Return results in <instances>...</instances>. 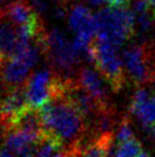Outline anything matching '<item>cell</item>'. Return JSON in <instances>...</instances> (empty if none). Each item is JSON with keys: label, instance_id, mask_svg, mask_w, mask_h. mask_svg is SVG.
<instances>
[{"label": "cell", "instance_id": "cell-14", "mask_svg": "<svg viewBox=\"0 0 155 157\" xmlns=\"http://www.w3.org/2000/svg\"><path fill=\"white\" fill-rule=\"evenodd\" d=\"M134 131H132V127L130 125L129 121L124 119L123 122L119 125V130L116 133V142L117 144H122L125 141H129V140L134 139Z\"/></svg>", "mask_w": 155, "mask_h": 157}, {"label": "cell", "instance_id": "cell-16", "mask_svg": "<svg viewBox=\"0 0 155 157\" xmlns=\"http://www.w3.org/2000/svg\"><path fill=\"white\" fill-rule=\"evenodd\" d=\"M0 157H16L14 155V153L8 149L4 144L0 146Z\"/></svg>", "mask_w": 155, "mask_h": 157}, {"label": "cell", "instance_id": "cell-11", "mask_svg": "<svg viewBox=\"0 0 155 157\" xmlns=\"http://www.w3.org/2000/svg\"><path fill=\"white\" fill-rule=\"evenodd\" d=\"M31 70L32 68L18 57L0 63V72L8 90L24 86L32 75Z\"/></svg>", "mask_w": 155, "mask_h": 157}, {"label": "cell", "instance_id": "cell-5", "mask_svg": "<svg viewBox=\"0 0 155 157\" xmlns=\"http://www.w3.org/2000/svg\"><path fill=\"white\" fill-rule=\"evenodd\" d=\"M64 80L52 69H42L32 72L24 85L26 99L31 109L40 110L63 87Z\"/></svg>", "mask_w": 155, "mask_h": 157}, {"label": "cell", "instance_id": "cell-20", "mask_svg": "<svg viewBox=\"0 0 155 157\" xmlns=\"http://www.w3.org/2000/svg\"><path fill=\"white\" fill-rule=\"evenodd\" d=\"M140 157H152V156L147 153V151H145V150H144V151L142 153V155H140Z\"/></svg>", "mask_w": 155, "mask_h": 157}, {"label": "cell", "instance_id": "cell-3", "mask_svg": "<svg viewBox=\"0 0 155 157\" xmlns=\"http://www.w3.org/2000/svg\"><path fill=\"white\" fill-rule=\"evenodd\" d=\"M45 54L52 63V70L63 80L75 79L77 68L83 59L73 41L59 29L50 31L45 39Z\"/></svg>", "mask_w": 155, "mask_h": 157}, {"label": "cell", "instance_id": "cell-9", "mask_svg": "<svg viewBox=\"0 0 155 157\" xmlns=\"http://www.w3.org/2000/svg\"><path fill=\"white\" fill-rule=\"evenodd\" d=\"M29 108L24 86L8 90L0 99V122L4 125L5 131Z\"/></svg>", "mask_w": 155, "mask_h": 157}, {"label": "cell", "instance_id": "cell-15", "mask_svg": "<svg viewBox=\"0 0 155 157\" xmlns=\"http://www.w3.org/2000/svg\"><path fill=\"white\" fill-rule=\"evenodd\" d=\"M89 4L94 6H102V5H107V7H117V8H123L128 7V1L129 0H86Z\"/></svg>", "mask_w": 155, "mask_h": 157}, {"label": "cell", "instance_id": "cell-6", "mask_svg": "<svg viewBox=\"0 0 155 157\" xmlns=\"http://www.w3.org/2000/svg\"><path fill=\"white\" fill-rule=\"evenodd\" d=\"M124 74L136 85L148 83L155 71L152 69L150 52L142 45H132L122 53Z\"/></svg>", "mask_w": 155, "mask_h": 157}, {"label": "cell", "instance_id": "cell-13", "mask_svg": "<svg viewBox=\"0 0 155 157\" xmlns=\"http://www.w3.org/2000/svg\"><path fill=\"white\" fill-rule=\"evenodd\" d=\"M144 149L136 138L116 144V157H140Z\"/></svg>", "mask_w": 155, "mask_h": 157}, {"label": "cell", "instance_id": "cell-21", "mask_svg": "<svg viewBox=\"0 0 155 157\" xmlns=\"http://www.w3.org/2000/svg\"><path fill=\"white\" fill-rule=\"evenodd\" d=\"M148 1V4L151 5L152 8H155V0H147Z\"/></svg>", "mask_w": 155, "mask_h": 157}, {"label": "cell", "instance_id": "cell-19", "mask_svg": "<svg viewBox=\"0 0 155 157\" xmlns=\"http://www.w3.org/2000/svg\"><path fill=\"white\" fill-rule=\"evenodd\" d=\"M4 133H5V127H4V125L1 124V122H0V138L4 136Z\"/></svg>", "mask_w": 155, "mask_h": 157}, {"label": "cell", "instance_id": "cell-4", "mask_svg": "<svg viewBox=\"0 0 155 157\" xmlns=\"http://www.w3.org/2000/svg\"><path fill=\"white\" fill-rule=\"evenodd\" d=\"M120 48L95 39L90 48V61L98 71L107 79L113 91H120L125 79L122 56L119 54Z\"/></svg>", "mask_w": 155, "mask_h": 157}, {"label": "cell", "instance_id": "cell-10", "mask_svg": "<svg viewBox=\"0 0 155 157\" xmlns=\"http://www.w3.org/2000/svg\"><path fill=\"white\" fill-rule=\"evenodd\" d=\"M130 113L146 131L155 128V94L148 87H139L130 103Z\"/></svg>", "mask_w": 155, "mask_h": 157}, {"label": "cell", "instance_id": "cell-8", "mask_svg": "<svg viewBox=\"0 0 155 157\" xmlns=\"http://www.w3.org/2000/svg\"><path fill=\"white\" fill-rule=\"evenodd\" d=\"M78 83L87 92L98 101L105 108L110 107V90L113 88L103 74L96 69L95 67H83L79 70L77 76Z\"/></svg>", "mask_w": 155, "mask_h": 157}, {"label": "cell", "instance_id": "cell-22", "mask_svg": "<svg viewBox=\"0 0 155 157\" xmlns=\"http://www.w3.org/2000/svg\"><path fill=\"white\" fill-rule=\"evenodd\" d=\"M152 13H153V18H154V24H155V8H153V12H152Z\"/></svg>", "mask_w": 155, "mask_h": 157}, {"label": "cell", "instance_id": "cell-18", "mask_svg": "<svg viewBox=\"0 0 155 157\" xmlns=\"http://www.w3.org/2000/svg\"><path fill=\"white\" fill-rule=\"evenodd\" d=\"M106 157H116V144H111V147H110L107 154H106Z\"/></svg>", "mask_w": 155, "mask_h": 157}, {"label": "cell", "instance_id": "cell-12", "mask_svg": "<svg viewBox=\"0 0 155 157\" xmlns=\"http://www.w3.org/2000/svg\"><path fill=\"white\" fill-rule=\"evenodd\" d=\"M34 157H69V153L56 141L43 135L38 144Z\"/></svg>", "mask_w": 155, "mask_h": 157}, {"label": "cell", "instance_id": "cell-17", "mask_svg": "<svg viewBox=\"0 0 155 157\" xmlns=\"http://www.w3.org/2000/svg\"><path fill=\"white\" fill-rule=\"evenodd\" d=\"M7 91H8V88L6 86V84H5V82H4V78H2V76H1V72H0V99L7 93Z\"/></svg>", "mask_w": 155, "mask_h": 157}, {"label": "cell", "instance_id": "cell-1", "mask_svg": "<svg viewBox=\"0 0 155 157\" xmlns=\"http://www.w3.org/2000/svg\"><path fill=\"white\" fill-rule=\"evenodd\" d=\"M39 113L43 135L56 141L67 153L74 150L86 138L85 118L64 94L63 87Z\"/></svg>", "mask_w": 155, "mask_h": 157}, {"label": "cell", "instance_id": "cell-2", "mask_svg": "<svg viewBox=\"0 0 155 157\" xmlns=\"http://www.w3.org/2000/svg\"><path fill=\"white\" fill-rule=\"evenodd\" d=\"M96 39L120 48L136 32V21L128 7H105L95 14Z\"/></svg>", "mask_w": 155, "mask_h": 157}, {"label": "cell", "instance_id": "cell-7", "mask_svg": "<svg viewBox=\"0 0 155 157\" xmlns=\"http://www.w3.org/2000/svg\"><path fill=\"white\" fill-rule=\"evenodd\" d=\"M33 41L35 40L23 38L17 26L0 12V63L15 57L25 46Z\"/></svg>", "mask_w": 155, "mask_h": 157}]
</instances>
